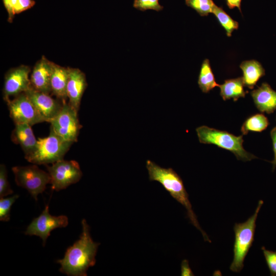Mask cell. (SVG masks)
<instances>
[{
    "label": "cell",
    "instance_id": "obj_1",
    "mask_svg": "<svg viewBox=\"0 0 276 276\" xmlns=\"http://www.w3.org/2000/svg\"><path fill=\"white\" fill-rule=\"evenodd\" d=\"M82 232L80 239L68 247L63 259L57 262L61 265L59 270L67 275L86 276L87 270L96 263V255L99 243L93 241L90 228L86 220L82 222Z\"/></svg>",
    "mask_w": 276,
    "mask_h": 276
},
{
    "label": "cell",
    "instance_id": "obj_2",
    "mask_svg": "<svg viewBox=\"0 0 276 276\" xmlns=\"http://www.w3.org/2000/svg\"><path fill=\"white\" fill-rule=\"evenodd\" d=\"M149 180L159 182L177 201L187 210V216L191 223L201 233L205 241L211 243L205 232L201 228L189 199V195L180 176L171 168H164L151 160L146 161Z\"/></svg>",
    "mask_w": 276,
    "mask_h": 276
},
{
    "label": "cell",
    "instance_id": "obj_3",
    "mask_svg": "<svg viewBox=\"0 0 276 276\" xmlns=\"http://www.w3.org/2000/svg\"><path fill=\"white\" fill-rule=\"evenodd\" d=\"M263 203L262 200H260L254 214L246 221L236 223L234 226V257L229 267L233 272H240L243 268L245 258L254 241L256 220Z\"/></svg>",
    "mask_w": 276,
    "mask_h": 276
},
{
    "label": "cell",
    "instance_id": "obj_4",
    "mask_svg": "<svg viewBox=\"0 0 276 276\" xmlns=\"http://www.w3.org/2000/svg\"><path fill=\"white\" fill-rule=\"evenodd\" d=\"M200 143L213 144L234 153L238 160L250 161L257 156L246 151L243 147V135L236 136L226 131H221L206 126L196 129Z\"/></svg>",
    "mask_w": 276,
    "mask_h": 276
},
{
    "label": "cell",
    "instance_id": "obj_5",
    "mask_svg": "<svg viewBox=\"0 0 276 276\" xmlns=\"http://www.w3.org/2000/svg\"><path fill=\"white\" fill-rule=\"evenodd\" d=\"M73 142L66 141L50 129L49 135L38 138L35 149L25 158L35 165L53 164L63 159Z\"/></svg>",
    "mask_w": 276,
    "mask_h": 276
},
{
    "label": "cell",
    "instance_id": "obj_6",
    "mask_svg": "<svg viewBox=\"0 0 276 276\" xmlns=\"http://www.w3.org/2000/svg\"><path fill=\"white\" fill-rule=\"evenodd\" d=\"M12 170L17 185L27 189L36 200L38 195L45 190L47 185L51 183L49 173L39 169L35 164L15 166Z\"/></svg>",
    "mask_w": 276,
    "mask_h": 276
},
{
    "label": "cell",
    "instance_id": "obj_7",
    "mask_svg": "<svg viewBox=\"0 0 276 276\" xmlns=\"http://www.w3.org/2000/svg\"><path fill=\"white\" fill-rule=\"evenodd\" d=\"M51 128L63 140L73 143L77 141L80 130L82 127L78 111L68 103H64L59 113L50 122Z\"/></svg>",
    "mask_w": 276,
    "mask_h": 276
},
{
    "label": "cell",
    "instance_id": "obj_8",
    "mask_svg": "<svg viewBox=\"0 0 276 276\" xmlns=\"http://www.w3.org/2000/svg\"><path fill=\"white\" fill-rule=\"evenodd\" d=\"M46 167L51 177L52 189L57 191L77 182L82 176L80 166L75 160L63 159Z\"/></svg>",
    "mask_w": 276,
    "mask_h": 276
},
{
    "label": "cell",
    "instance_id": "obj_9",
    "mask_svg": "<svg viewBox=\"0 0 276 276\" xmlns=\"http://www.w3.org/2000/svg\"><path fill=\"white\" fill-rule=\"evenodd\" d=\"M10 117L14 124L27 123L31 126L45 122L26 93L6 102Z\"/></svg>",
    "mask_w": 276,
    "mask_h": 276
},
{
    "label": "cell",
    "instance_id": "obj_10",
    "mask_svg": "<svg viewBox=\"0 0 276 276\" xmlns=\"http://www.w3.org/2000/svg\"><path fill=\"white\" fill-rule=\"evenodd\" d=\"M30 66L20 65L10 69L6 73L3 89V99L6 102L10 97H15L29 90L31 87Z\"/></svg>",
    "mask_w": 276,
    "mask_h": 276
},
{
    "label": "cell",
    "instance_id": "obj_11",
    "mask_svg": "<svg viewBox=\"0 0 276 276\" xmlns=\"http://www.w3.org/2000/svg\"><path fill=\"white\" fill-rule=\"evenodd\" d=\"M68 224L66 216H53L50 214L49 206L47 205L41 214L34 218L27 227L25 234L35 235L42 240L44 246L51 232L58 227H64Z\"/></svg>",
    "mask_w": 276,
    "mask_h": 276
},
{
    "label": "cell",
    "instance_id": "obj_12",
    "mask_svg": "<svg viewBox=\"0 0 276 276\" xmlns=\"http://www.w3.org/2000/svg\"><path fill=\"white\" fill-rule=\"evenodd\" d=\"M45 122H50L60 111L63 103L53 98L49 94L32 87L25 92Z\"/></svg>",
    "mask_w": 276,
    "mask_h": 276
},
{
    "label": "cell",
    "instance_id": "obj_13",
    "mask_svg": "<svg viewBox=\"0 0 276 276\" xmlns=\"http://www.w3.org/2000/svg\"><path fill=\"white\" fill-rule=\"evenodd\" d=\"M87 86L85 74L78 68L69 67V76L66 87L68 103L78 111L81 99Z\"/></svg>",
    "mask_w": 276,
    "mask_h": 276
},
{
    "label": "cell",
    "instance_id": "obj_14",
    "mask_svg": "<svg viewBox=\"0 0 276 276\" xmlns=\"http://www.w3.org/2000/svg\"><path fill=\"white\" fill-rule=\"evenodd\" d=\"M54 63L49 61L44 56L37 61L30 76L31 87L34 89L50 94L51 91V78Z\"/></svg>",
    "mask_w": 276,
    "mask_h": 276
},
{
    "label": "cell",
    "instance_id": "obj_15",
    "mask_svg": "<svg viewBox=\"0 0 276 276\" xmlns=\"http://www.w3.org/2000/svg\"><path fill=\"white\" fill-rule=\"evenodd\" d=\"M254 103L262 112L271 114L276 110V91L266 82L250 92Z\"/></svg>",
    "mask_w": 276,
    "mask_h": 276
},
{
    "label": "cell",
    "instance_id": "obj_16",
    "mask_svg": "<svg viewBox=\"0 0 276 276\" xmlns=\"http://www.w3.org/2000/svg\"><path fill=\"white\" fill-rule=\"evenodd\" d=\"M30 125L27 123L15 124L11 139L12 141L20 145L27 155L35 149L37 140H36Z\"/></svg>",
    "mask_w": 276,
    "mask_h": 276
},
{
    "label": "cell",
    "instance_id": "obj_17",
    "mask_svg": "<svg viewBox=\"0 0 276 276\" xmlns=\"http://www.w3.org/2000/svg\"><path fill=\"white\" fill-rule=\"evenodd\" d=\"M69 67L54 63L51 78V91L57 98L65 103L67 98L66 87L68 80Z\"/></svg>",
    "mask_w": 276,
    "mask_h": 276
},
{
    "label": "cell",
    "instance_id": "obj_18",
    "mask_svg": "<svg viewBox=\"0 0 276 276\" xmlns=\"http://www.w3.org/2000/svg\"><path fill=\"white\" fill-rule=\"evenodd\" d=\"M240 67L243 72L244 86L253 89L259 79L265 75L261 64L256 60H245L241 62Z\"/></svg>",
    "mask_w": 276,
    "mask_h": 276
},
{
    "label": "cell",
    "instance_id": "obj_19",
    "mask_svg": "<svg viewBox=\"0 0 276 276\" xmlns=\"http://www.w3.org/2000/svg\"><path fill=\"white\" fill-rule=\"evenodd\" d=\"M244 86L242 77L225 80L223 84L219 85L220 95L224 101L233 99L236 101L240 98H244L247 93Z\"/></svg>",
    "mask_w": 276,
    "mask_h": 276
},
{
    "label": "cell",
    "instance_id": "obj_20",
    "mask_svg": "<svg viewBox=\"0 0 276 276\" xmlns=\"http://www.w3.org/2000/svg\"><path fill=\"white\" fill-rule=\"evenodd\" d=\"M198 86L204 93H208L219 85L216 81L210 61L204 59L201 65L198 79Z\"/></svg>",
    "mask_w": 276,
    "mask_h": 276
},
{
    "label": "cell",
    "instance_id": "obj_21",
    "mask_svg": "<svg viewBox=\"0 0 276 276\" xmlns=\"http://www.w3.org/2000/svg\"><path fill=\"white\" fill-rule=\"evenodd\" d=\"M269 124V121L264 114L256 113L246 119L241 128V131L243 135H246L249 131L262 132Z\"/></svg>",
    "mask_w": 276,
    "mask_h": 276
},
{
    "label": "cell",
    "instance_id": "obj_22",
    "mask_svg": "<svg viewBox=\"0 0 276 276\" xmlns=\"http://www.w3.org/2000/svg\"><path fill=\"white\" fill-rule=\"evenodd\" d=\"M212 13L217 18L220 25L225 30L228 37L232 35V32L239 28V24L234 20L222 8L215 5Z\"/></svg>",
    "mask_w": 276,
    "mask_h": 276
},
{
    "label": "cell",
    "instance_id": "obj_23",
    "mask_svg": "<svg viewBox=\"0 0 276 276\" xmlns=\"http://www.w3.org/2000/svg\"><path fill=\"white\" fill-rule=\"evenodd\" d=\"M186 5L195 10L200 16H208L212 13L216 5L213 0H185Z\"/></svg>",
    "mask_w": 276,
    "mask_h": 276
},
{
    "label": "cell",
    "instance_id": "obj_24",
    "mask_svg": "<svg viewBox=\"0 0 276 276\" xmlns=\"http://www.w3.org/2000/svg\"><path fill=\"white\" fill-rule=\"evenodd\" d=\"M19 197L18 195H15L11 197H1L0 199V220L8 221L10 220L11 207Z\"/></svg>",
    "mask_w": 276,
    "mask_h": 276
},
{
    "label": "cell",
    "instance_id": "obj_25",
    "mask_svg": "<svg viewBox=\"0 0 276 276\" xmlns=\"http://www.w3.org/2000/svg\"><path fill=\"white\" fill-rule=\"evenodd\" d=\"M133 6L140 11L153 10L159 11L163 7L159 4V0H134Z\"/></svg>",
    "mask_w": 276,
    "mask_h": 276
},
{
    "label": "cell",
    "instance_id": "obj_26",
    "mask_svg": "<svg viewBox=\"0 0 276 276\" xmlns=\"http://www.w3.org/2000/svg\"><path fill=\"white\" fill-rule=\"evenodd\" d=\"M13 193L8 180L7 171L5 165L0 166V197H4Z\"/></svg>",
    "mask_w": 276,
    "mask_h": 276
},
{
    "label": "cell",
    "instance_id": "obj_27",
    "mask_svg": "<svg viewBox=\"0 0 276 276\" xmlns=\"http://www.w3.org/2000/svg\"><path fill=\"white\" fill-rule=\"evenodd\" d=\"M263 251L267 265L271 276H276V251L268 250L263 246Z\"/></svg>",
    "mask_w": 276,
    "mask_h": 276
},
{
    "label": "cell",
    "instance_id": "obj_28",
    "mask_svg": "<svg viewBox=\"0 0 276 276\" xmlns=\"http://www.w3.org/2000/svg\"><path fill=\"white\" fill-rule=\"evenodd\" d=\"M36 4L34 0H18L14 9L15 14H20L32 8Z\"/></svg>",
    "mask_w": 276,
    "mask_h": 276
},
{
    "label": "cell",
    "instance_id": "obj_29",
    "mask_svg": "<svg viewBox=\"0 0 276 276\" xmlns=\"http://www.w3.org/2000/svg\"><path fill=\"white\" fill-rule=\"evenodd\" d=\"M18 0H2L8 13V21L11 23L15 17L14 9Z\"/></svg>",
    "mask_w": 276,
    "mask_h": 276
},
{
    "label": "cell",
    "instance_id": "obj_30",
    "mask_svg": "<svg viewBox=\"0 0 276 276\" xmlns=\"http://www.w3.org/2000/svg\"><path fill=\"white\" fill-rule=\"evenodd\" d=\"M270 136L272 141L273 150L274 152V158L270 163L272 165V171H273L276 167V126L271 130Z\"/></svg>",
    "mask_w": 276,
    "mask_h": 276
},
{
    "label": "cell",
    "instance_id": "obj_31",
    "mask_svg": "<svg viewBox=\"0 0 276 276\" xmlns=\"http://www.w3.org/2000/svg\"><path fill=\"white\" fill-rule=\"evenodd\" d=\"M181 276L194 275L191 269L189 267V262L187 260H183L181 262Z\"/></svg>",
    "mask_w": 276,
    "mask_h": 276
},
{
    "label": "cell",
    "instance_id": "obj_32",
    "mask_svg": "<svg viewBox=\"0 0 276 276\" xmlns=\"http://www.w3.org/2000/svg\"><path fill=\"white\" fill-rule=\"evenodd\" d=\"M226 5L230 9H234L237 8L241 12V2L242 0H225Z\"/></svg>",
    "mask_w": 276,
    "mask_h": 276
}]
</instances>
